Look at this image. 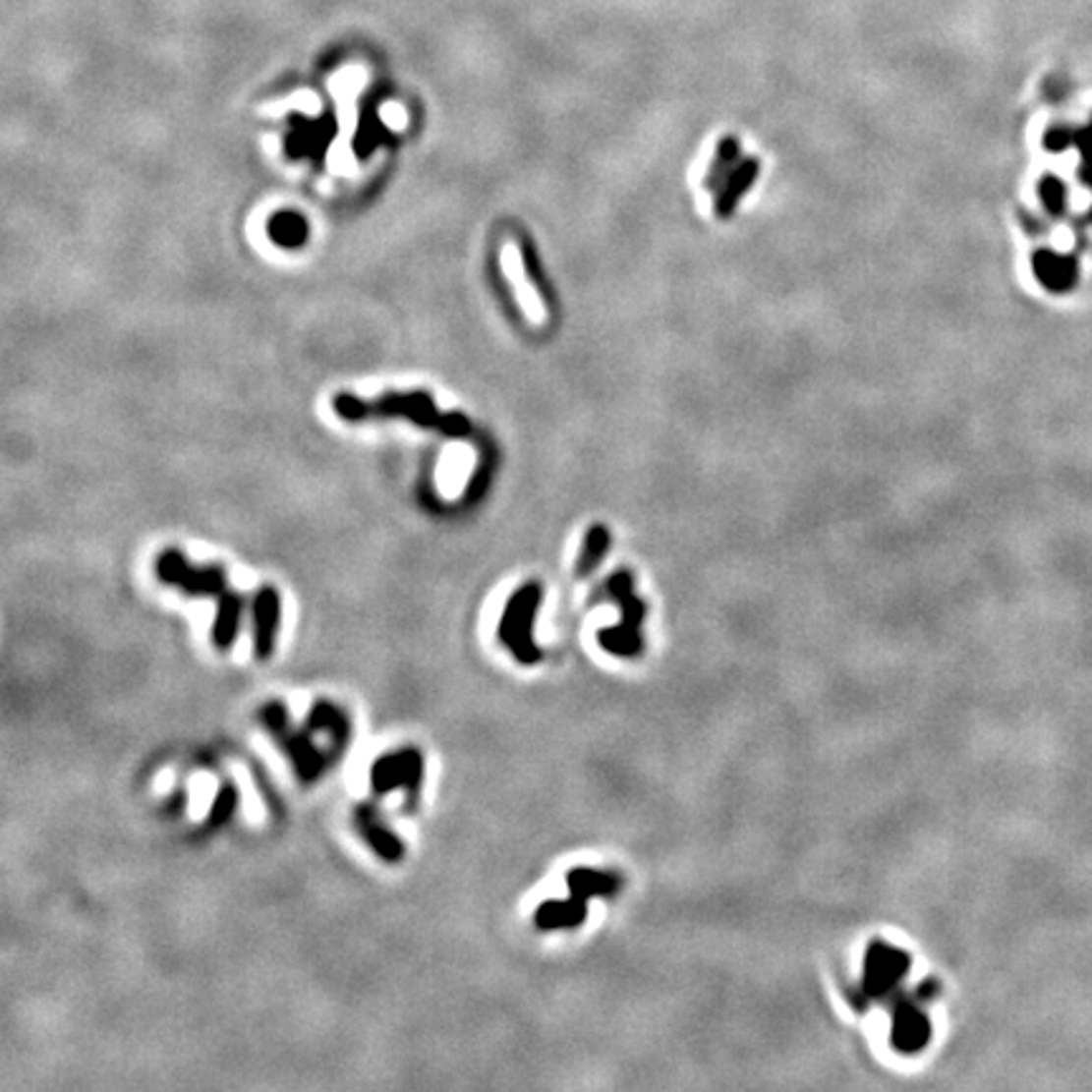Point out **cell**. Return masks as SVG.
<instances>
[{"label":"cell","mask_w":1092,"mask_h":1092,"mask_svg":"<svg viewBox=\"0 0 1092 1092\" xmlns=\"http://www.w3.org/2000/svg\"><path fill=\"white\" fill-rule=\"evenodd\" d=\"M260 720L268 728V733L273 736L281 751L289 756L291 767H294L296 776L304 784H314L319 779L321 774L326 772V762L329 754L319 749L312 741V731L309 728H294L291 726L289 711L281 701H268L266 706H260Z\"/></svg>","instance_id":"cell-1"},{"label":"cell","mask_w":1092,"mask_h":1092,"mask_svg":"<svg viewBox=\"0 0 1092 1092\" xmlns=\"http://www.w3.org/2000/svg\"><path fill=\"white\" fill-rule=\"evenodd\" d=\"M334 408L342 418L357 420L365 415H405V418L415 420L420 426L440 428V431L450 432V435H461L468 431V420L458 418V415H437L435 408L431 405L426 395H395L384 397L379 402H360L355 397L342 395L334 400Z\"/></svg>","instance_id":"cell-2"},{"label":"cell","mask_w":1092,"mask_h":1092,"mask_svg":"<svg viewBox=\"0 0 1092 1092\" xmlns=\"http://www.w3.org/2000/svg\"><path fill=\"white\" fill-rule=\"evenodd\" d=\"M539 603H542V587L539 582H529L511 595L503 607L501 622H498V640L524 665H534L542 658V650L534 643L532 632Z\"/></svg>","instance_id":"cell-3"},{"label":"cell","mask_w":1092,"mask_h":1092,"mask_svg":"<svg viewBox=\"0 0 1092 1092\" xmlns=\"http://www.w3.org/2000/svg\"><path fill=\"white\" fill-rule=\"evenodd\" d=\"M607 592L620 603L622 622L612 630L600 632V645L607 653L620 658L638 656L643 650V635H640V622L645 617V604L632 595V577L627 572H617L609 577Z\"/></svg>","instance_id":"cell-4"},{"label":"cell","mask_w":1092,"mask_h":1092,"mask_svg":"<svg viewBox=\"0 0 1092 1092\" xmlns=\"http://www.w3.org/2000/svg\"><path fill=\"white\" fill-rule=\"evenodd\" d=\"M423 774H426V759L420 754V749L408 746L400 749L395 754L379 756L377 762L373 764L370 772V781L377 797L390 794L392 789H405L408 791V807L413 809L418 802L420 786H423Z\"/></svg>","instance_id":"cell-5"},{"label":"cell","mask_w":1092,"mask_h":1092,"mask_svg":"<svg viewBox=\"0 0 1092 1092\" xmlns=\"http://www.w3.org/2000/svg\"><path fill=\"white\" fill-rule=\"evenodd\" d=\"M157 577L167 585L178 587L188 597H215V600H225L228 595H233L228 590V579L220 567H193L180 551H165L157 559Z\"/></svg>","instance_id":"cell-6"},{"label":"cell","mask_w":1092,"mask_h":1092,"mask_svg":"<svg viewBox=\"0 0 1092 1092\" xmlns=\"http://www.w3.org/2000/svg\"><path fill=\"white\" fill-rule=\"evenodd\" d=\"M910 966V958L903 950L888 948L886 944H873L865 961V984L862 994L868 999H883L888 992L892 994L895 984L905 976V968Z\"/></svg>","instance_id":"cell-7"},{"label":"cell","mask_w":1092,"mask_h":1092,"mask_svg":"<svg viewBox=\"0 0 1092 1092\" xmlns=\"http://www.w3.org/2000/svg\"><path fill=\"white\" fill-rule=\"evenodd\" d=\"M933 984H923L921 992L915 997H900L895 1002V1021H892V1045L900 1052H918L931 1037V1024H928L926 1014L918 1009L915 999H928L933 997Z\"/></svg>","instance_id":"cell-8"},{"label":"cell","mask_w":1092,"mask_h":1092,"mask_svg":"<svg viewBox=\"0 0 1092 1092\" xmlns=\"http://www.w3.org/2000/svg\"><path fill=\"white\" fill-rule=\"evenodd\" d=\"M1032 271L1039 284L1052 294H1069L1077 289V281H1080V263L1074 256L1055 254L1047 249L1034 251Z\"/></svg>","instance_id":"cell-9"},{"label":"cell","mask_w":1092,"mask_h":1092,"mask_svg":"<svg viewBox=\"0 0 1092 1092\" xmlns=\"http://www.w3.org/2000/svg\"><path fill=\"white\" fill-rule=\"evenodd\" d=\"M355 825L360 830L362 839L373 847V852L379 860L400 862L405 857V844H402V839L392 833L390 827L384 825L374 804H360L355 809Z\"/></svg>","instance_id":"cell-10"},{"label":"cell","mask_w":1092,"mask_h":1092,"mask_svg":"<svg viewBox=\"0 0 1092 1092\" xmlns=\"http://www.w3.org/2000/svg\"><path fill=\"white\" fill-rule=\"evenodd\" d=\"M281 620V597L273 587H263L254 603V648L259 661H268Z\"/></svg>","instance_id":"cell-11"},{"label":"cell","mask_w":1092,"mask_h":1092,"mask_svg":"<svg viewBox=\"0 0 1092 1092\" xmlns=\"http://www.w3.org/2000/svg\"><path fill=\"white\" fill-rule=\"evenodd\" d=\"M307 728L312 733L329 736V759H339L349 744V718L331 701H316L307 716Z\"/></svg>","instance_id":"cell-12"},{"label":"cell","mask_w":1092,"mask_h":1092,"mask_svg":"<svg viewBox=\"0 0 1092 1092\" xmlns=\"http://www.w3.org/2000/svg\"><path fill=\"white\" fill-rule=\"evenodd\" d=\"M501 268H503V273L508 276V281H511V286H514L516 296H519V304H521V309H524L526 316H529L534 324H542V321L546 319V312H544V304H542V299H539L537 291H534L532 281H529V276L524 273V260H521V254H519V249H516L514 243H506V246H503Z\"/></svg>","instance_id":"cell-13"},{"label":"cell","mask_w":1092,"mask_h":1092,"mask_svg":"<svg viewBox=\"0 0 1092 1092\" xmlns=\"http://www.w3.org/2000/svg\"><path fill=\"white\" fill-rule=\"evenodd\" d=\"M587 918V900L574 895L569 900H549L542 903L534 915V923L542 931H554V928H577Z\"/></svg>","instance_id":"cell-14"},{"label":"cell","mask_w":1092,"mask_h":1092,"mask_svg":"<svg viewBox=\"0 0 1092 1092\" xmlns=\"http://www.w3.org/2000/svg\"><path fill=\"white\" fill-rule=\"evenodd\" d=\"M567 886L574 895L585 897H609L620 891V878L612 873H597L590 868H574L567 875Z\"/></svg>","instance_id":"cell-15"},{"label":"cell","mask_w":1092,"mask_h":1092,"mask_svg":"<svg viewBox=\"0 0 1092 1092\" xmlns=\"http://www.w3.org/2000/svg\"><path fill=\"white\" fill-rule=\"evenodd\" d=\"M241 612H243V600L233 592L225 600L218 603V614H215L213 625V643L218 650H228L238 638V627H241Z\"/></svg>","instance_id":"cell-16"},{"label":"cell","mask_w":1092,"mask_h":1092,"mask_svg":"<svg viewBox=\"0 0 1092 1092\" xmlns=\"http://www.w3.org/2000/svg\"><path fill=\"white\" fill-rule=\"evenodd\" d=\"M756 172H759V165H756V160L738 162L736 170L731 172V178L723 183V193H720V198H718V215L731 213L738 198L744 196L746 190L751 188V183H754Z\"/></svg>","instance_id":"cell-17"},{"label":"cell","mask_w":1092,"mask_h":1092,"mask_svg":"<svg viewBox=\"0 0 1092 1092\" xmlns=\"http://www.w3.org/2000/svg\"><path fill=\"white\" fill-rule=\"evenodd\" d=\"M609 549V532L604 529V526H592L590 532H587L585 537V546H582V554H579L577 559V574L579 577H587V574L592 572V569L603 561V556L607 554Z\"/></svg>","instance_id":"cell-18"},{"label":"cell","mask_w":1092,"mask_h":1092,"mask_svg":"<svg viewBox=\"0 0 1092 1092\" xmlns=\"http://www.w3.org/2000/svg\"><path fill=\"white\" fill-rule=\"evenodd\" d=\"M738 165V144L736 140H723L718 147V154H716L714 160V167H711V172L706 175V188H718V185L726 183L728 178H731V172L736 170Z\"/></svg>","instance_id":"cell-19"},{"label":"cell","mask_w":1092,"mask_h":1092,"mask_svg":"<svg viewBox=\"0 0 1092 1092\" xmlns=\"http://www.w3.org/2000/svg\"><path fill=\"white\" fill-rule=\"evenodd\" d=\"M1039 201L1052 218H1063L1067 210V188L1057 175H1045L1039 180Z\"/></svg>","instance_id":"cell-20"},{"label":"cell","mask_w":1092,"mask_h":1092,"mask_svg":"<svg viewBox=\"0 0 1092 1092\" xmlns=\"http://www.w3.org/2000/svg\"><path fill=\"white\" fill-rule=\"evenodd\" d=\"M236 802H238V794L236 789H233V784H225L220 786L218 797H215V804H213V812H210V827H218V825H225V822L231 820L233 809H236Z\"/></svg>","instance_id":"cell-21"},{"label":"cell","mask_w":1092,"mask_h":1092,"mask_svg":"<svg viewBox=\"0 0 1092 1092\" xmlns=\"http://www.w3.org/2000/svg\"><path fill=\"white\" fill-rule=\"evenodd\" d=\"M1074 137H1077V127L1052 125L1045 132V149L1047 152H1064L1074 144Z\"/></svg>","instance_id":"cell-22"},{"label":"cell","mask_w":1092,"mask_h":1092,"mask_svg":"<svg viewBox=\"0 0 1092 1092\" xmlns=\"http://www.w3.org/2000/svg\"><path fill=\"white\" fill-rule=\"evenodd\" d=\"M273 236L284 243H296L307 236V225L296 218V215H284V218H276V223H273Z\"/></svg>","instance_id":"cell-23"},{"label":"cell","mask_w":1092,"mask_h":1092,"mask_svg":"<svg viewBox=\"0 0 1092 1092\" xmlns=\"http://www.w3.org/2000/svg\"><path fill=\"white\" fill-rule=\"evenodd\" d=\"M1074 147L1080 149L1082 162H1092V117L1085 127H1077V137H1074Z\"/></svg>","instance_id":"cell-24"},{"label":"cell","mask_w":1092,"mask_h":1092,"mask_svg":"<svg viewBox=\"0 0 1092 1092\" xmlns=\"http://www.w3.org/2000/svg\"><path fill=\"white\" fill-rule=\"evenodd\" d=\"M382 119H384V122H387V125H390V127H395V130H400V127L405 125V122H408V114L402 112V109L397 107V104H387V107L382 109Z\"/></svg>","instance_id":"cell-25"},{"label":"cell","mask_w":1092,"mask_h":1092,"mask_svg":"<svg viewBox=\"0 0 1092 1092\" xmlns=\"http://www.w3.org/2000/svg\"><path fill=\"white\" fill-rule=\"evenodd\" d=\"M1077 175H1080V183L1085 185V188L1092 190V162H1082V167H1080V172H1077Z\"/></svg>","instance_id":"cell-26"}]
</instances>
